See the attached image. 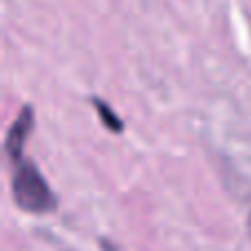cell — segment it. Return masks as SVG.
I'll list each match as a JSON object with an SVG mask.
<instances>
[{
    "label": "cell",
    "mask_w": 251,
    "mask_h": 251,
    "mask_svg": "<svg viewBox=\"0 0 251 251\" xmlns=\"http://www.w3.org/2000/svg\"><path fill=\"white\" fill-rule=\"evenodd\" d=\"M104 249H106V251H113V249H110V247H108V245H104Z\"/></svg>",
    "instance_id": "obj_4"
},
{
    "label": "cell",
    "mask_w": 251,
    "mask_h": 251,
    "mask_svg": "<svg viewBox=\"0 0 251 251\" xmlns=\"http://www.w3.org/2000/svg\"><path fill=\"white\" fill-rule=\"evenodd\" d=\"M35 126V115L31 106H25L20 110V115L16 117V122L11 124L7 132V139H4V150H7L9 159L13 163H20L22 161V152H25L26 146V139L31 137V130Z\"/></svg>",
    "instance_id": "obj_2"
},
{
    "label": "cell",
    "mask_w": 251,
    "mask_h": 251,
    "mask_svg": "<svg viewBox=\"0 0 251 251\" xmlns=\"http://www.w3.org/2000/svg\"><path fill=\"white\" fill-rule=\"evenodd\" d=\"M249 231H251V216H249Z\"/></svg>",
    "instance_id": "obj_5"
},
{
    "label": "cell",
    "mask_w": 251,
    "mask_h": 251,
    "mask_svg": "<svg viewBox=\"0 0 251 251\" xmlns=\"http://www.w3.org/2000/svg\"><path fill=\"white\" fill-rule=\"evenodd\" d=\"M93 104H95V110H97V115H100L101 124H104L106 128L110 130V132H122V130H124L122 119H119L117 115L113 113V108H110V106L106 104V101H101V100H93Z\"/></svg>",
    "instance_id": "obj_3"
},
{
    "label": "cell",
    "mask_w": 251,
    "mask_h": 251,
    "mask_svg": "<svg viewBox=\"0 0 251 251\" xmlns=\"http://www.w3.org/2000/svg\"><path fill=\"white\" fill-rule=\"evenodd\" d=\"M11 194H13V203L26 214H49L57 207L55 194L49 187L42 172L38 170V165H33L31 161L25 159L20 163H16Z\"/></svg>",
    "instance_id": "obj_1"
}]
</instances>
